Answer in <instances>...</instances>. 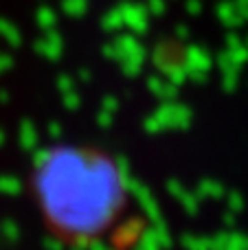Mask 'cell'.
<instances>
[{"instance_id": "obj_1", "label": "cell", "mask_w": 248, "mask_h": 250, "mask_svg": "<svg viewBox=\"0 0 248 250\" xmlns=\"http://www.w3.org/2000/svg\"><path fill=\"white\" fill-rule=\"evenodd\" d=\"M31 187L46 229L70 246L103 237L127 204L121 163L86 143H60L44 149L33 165Z\"/></svg>"}]
</instances>
